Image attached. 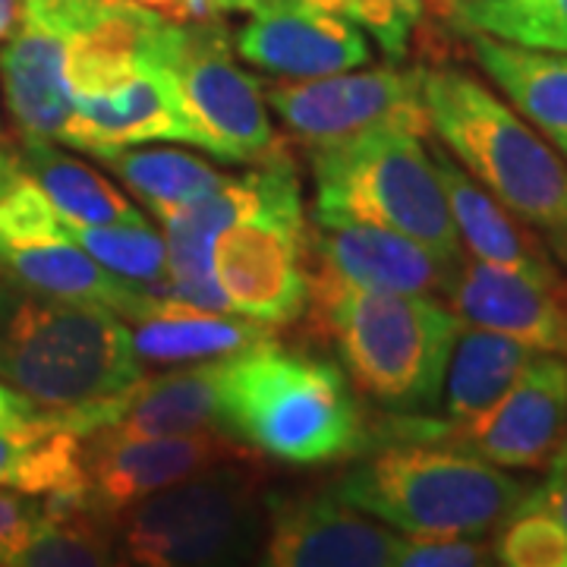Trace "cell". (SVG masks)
I'll return each mask as SVG.
<instances>
[{
  "instance_id": "obj_41",
  "label": "cell",
  "mask_w": 567,
  "mask_h": 567,
  "mask_svg": "<svg viewBox=\"0 0 567 567\" xmlns=\"http://www.w3.org/2000/svg\"><path fill=\"white\" fill-rule=\"evenodd\" d=\"M13 22H17V0H0V41L10 35Z\"/></svg>"
},
{
  "instance_id": "obj_6",
  "label": "cell",
  "mask_w": 567,
  "mask_h": 567,
  "mask_svg": "<svg viewBox=\"0 0 567 567\" xmlns=\"http://www.w3.org/2000/svg\"><path fill=\"white\" fill-rule=\"evenodd\" d=\"M309 167L316 186L312 221L379 224L447 262H461V237L423 136L375 126L309 145Z\"/></svg>"
},
{
  "instance_id": "obj_33",
  "label": "cell",
  "mask_w": 567,
  "mask_h": 567,
  "mask_svg": "<svg viewBox=\"0 0 567 567\" xmlns=\"http://www.w3.org/2000/svg\"><path fill=\"white\" fill-rule=\"evenodd\" d=\"M341 13L369 29L391 61H404L410 41L423 29L425 0H341Z\"/></svg>"
},
{
  "instance_id": "obj_27",
  "label": "cell",
  "mask_w": 567,
  "mask_h": 567,
  "mask_svg": "<svg viewBox=\"0 0 567 567\" xmlns=\"http://www.w3.org/2000/svg\"><path fill=\"white\" fill-rule=\"evenodd\" d=\"M17 148H20L22 167L39 183L41 193L51 199L66 224H82V227L145 224L140 208L130 205V199L121 196L99 171L58 152L51 140L20 136Z\"/></svg>"
},
{
  "instance_id": "obj_36",
  "label": "cell",
  "mask_w": 567,
  "mask_h": 567,
  "mask_svg": "<svg viewBox=\"0 0 567 567\" xmlns=\"http://www.w3.org/2000/svg\"><path fill=\"white\" fill-rule=\"evenodd\" d=\"M44 517V502H35V495H22L0 488V565L25 543V536L39 527Z\"/></svg>"
},
{
  "instance_id": "obj_4",
  "label": "cell",
  "mask_w": 567,
  "mask_h": 567,
  "mask_svg": "<svg viewBox=\"0 0 567 567\" xmlns=\"http://www.w3.org/2000/svg\"><path fill=\"white\" fill-rule=\"evenodd\" d=\"M429 133L567 262V164L536 126L457 66H423Z\"/></svg>"
},
{
  "instance_id": "obj_18",
  "label": "cell",
  "mask_w": 567,
  "mask_h": 567,
  "mask_svg": "<svg viewBox=\"0 0 567 567\" xmlns=\"http://www.w3.org/2000/svg\"><path fill=\"white\" fill-rule=\"evenodd\" d=\"M99 429L121 435L224 432V360L136 379L123 394L82 413L73 432L85 439Z\"/></svg>"
},
{
  "instance_id": "obj_2",
  "label": "cell",
  "mask_w": 567,
  "mask_h": 567,
  "mask_svg": "<svg viewBox=\"0 0 567 567\" xmlns=\"http://www.w3.org/2000/svg\"><path fill=\"white\" fill-rule=\"evenodd\" d=\"M312 334L331 341L353 391L388 413L442 401L461 319L423 293H382L306 278Z\"/></svg>"
},
{
  "instance_id": "obj_31",
  "label": "cell",
  "mask_w": 567,
  "mask_h": 567,
  "mask_svg": "<svg viewBox=\"0 0 567 567\" xmlns=\"http://www.w3.org/2000/svg\"><path fill=\"white\" fill-rule=\"evenodd\" d=\"M63 234L80 244L95 262L130 284L162 297L167 281V246L145 224H104V227H82L63 221Z\"/></svg>"
},
{
  "instance_id": "obj_30",
  "label": "cell",
  "mask_w": 567,
  "mask_h": 567,
  "mask_svg": "<svg viewBox=\"0 0 567 567\" xmlns=\"http://www.w3.org/2000/svg\"><path fill=\"white\" fill-rule=\"evenodd\" d=\"M454 32H483L492 39L567 51V0H461L445 17Z\"/></svg>"
},
{
  "instance_id": "obj_44",
  "label": "cell",
  "mask_w": 567,
  "mask_h": 567,
  "mask_svg": "<svg viewBox=\"0 0 567 567\" xmlns=\"http://www.w3.org/2000/svg\"><path fill=\"white\" fill-rule=\"evenodd\" d=\"M0 140H3V130H0Z\"/></svg>"
},
{
  "instance_id": "obj_12",
  "label": "cell",
  "mask_w": 567,
  "mask_h": 567,
  "mask_svg": "<svg viewBox=\"0 0 567 567\" xmlns=\"http://www.w3.org/2000/svg\"><path fill=\"white\" fill-rule=\"evenodd\" d=\"M567 435V357L536 353L520 379L470 423H447L442 445L502 470H548Z\"/></svg>"
},
{
  "instance_id": "obj_35",
  "label": "cell",
  "mask_w": 567,
  "mask_h": 567,
  "mask_svg": "<svg viewBox=\"0 0 567 567\" xmlns=\"http://www.w3.org/2000/svg\"><path fill=\"white\" fill-rule=\"evenodd\" d=\"M111 0H17V17L41 22L70 41L102 17Z\"/></svg>"
},
{
  "instance_id": "obj_28",
  "label": "cell",
  "mask_w": 567,
  "mask_h": 567,
  "mask_svg": "<svg viewBox=\"0 0 567 567\" xmlns=\"http://www.w3.org/2000/svg\"><path fill=\"white\" fill-rule=\"evenodd\" d=\"M95 158L104 167H111L114 177H121L142 203H148L152 208L203 199L227 181V174H221L218 167H212L189 152H177V148H142V152H136L133 145H126V148L102 152Z\"/></svg>"
},
{
  "instance_id": "obj_9",
  "label": "cell",
  "mask_w": 567,
  "mask_h": 567,
  "mask_svg": "<svg viewBox=\"0 0 567 567\" xmlns=\"http://www.w3.org/2000/svg\"><path fill=\"white\" fill-rule=\"evenodd\" d=\"M306 234L297 174L262 208L224 227L212 246V262L234 312L278 328L303 316Z\"/></svg>"
},
{
  "instance_id": "obj_16",
  "label": "cell",
  "mask_w": 567,
  "mask_h": 567,
  "mask_svg": "<svg viewBox=\"0 0 567 567\" xmlns=\"http://www.w3.org/2000/svg\"><path fill=\"white\" fill-rule=\"evenodd\" d=\"M237 54L265 73L287 80H319L365 66L372 51L353 22L312 3L249 10L237 32Z\"/></svg>"
},
{
  "instance_id": "obj_11",
  "label": "cell",
  "mask_w": 567,
  "mask_h": 567,
  "mask_svg": "<svg viewBox=\"0 0 567 567\" xmlns=\"http://www.w3.org/2000/svg\"><path fill=\"white\" fill-rule=\"evenodd\" d=\"M240 457H252V447L212 429L183 435H121L99 429L82 439L85 505L114 520V514L145 495Z\"/></svg>"
},
{
  "instance_id": "obj_24",
  "label": "cell",
  "mask_w": 567,
  "mask_h": 567,
  "mask_svg": "<svg viewBox=\"0 0 567 567\" xmlns=\"http://www.w3.org/2000/svg\"><path fill=\"white\" fill-rule=\"evenodd\" d=\"M0 488L44 498L54 511H89L82 439L61 413L20 429H0Z\"/></svg>"
},
{
  "instance_id": "obj_3",
  "label": "cell",
  "mask_w": 567,
  "mask_h": 567,
  "mask_svg": "<svg viewBox=\"0 0 567 567\" xmlns=\"http://www.w3.org/2000/svg\"><path fill=\"white\" fill-rule=\"evenodd\" d=\"M224 432L293 466L360 457L369 445L344 369L281 344L224 360Z\"/></svg>"
},
{
  "instance_id": "obj_21",
  "label": "cell",
  "mask_w": 567,
  "mask_h": 567,
  "mask_svg": "<svg viewBox=\"0 0 567 567\" xmlns=\"http://www.w3.org/2000/svg\"><path fill=\"white\" fill-rule=\"evenodd\" d=\"M0 275L7 281L48 293V297L102 303L114 309L126 322L148 316L162 300L158 293L145 290L140 284L123 281L114 271H107L70 237L25 246H3L0 249Z\"/></svg>"
},
{
  "instance_id": "obj_40",
  "label": "cell",
  "mask_w": 567,
  "mask_h": 567,
  "mask_svg": "<svg viewBox=\"0 0 567 567\" xmlns=\"http://www.w3.org/2000/svg\"><path fill=\"white\" fill-rule=\"evenodd\" d=\"M281 3H312V7H322V10H334L341 13V0H246V13L249 10H259V7H281ZM344 17V13H341Z\"/></svg>"
},
{
  "instance_id": "obj_38",
  "label": "cell",
  "mask_w": 567,
  "mask_h": 567,
  "mask_svg": "<svg viewBox=\"0 0 567 567\" xmlns=\"http://www.w3.org/2000/svg\"><path fill=\"white\" fill-rule=\"evenodd\" d=\"M48 416H51V410H41L22 391L7 385V382H0V429H20V425L41 423Z\"/></svg>"
},
{
  "instance_id": "obj_23",
  "label": "cell",
  "mask_w": 567,
  "mask_h": 567,
  "mask_svg": "<svg viewBox=\"0 0 567 567\" xmlns=\"http://www.w3.org/2000/svg\"><path fill=\"white\" fill-rule=\"evenodd\" d=\"M466 48L505 99L567 158V51H543L466 32Z\"/></svg>"
},
{
  "instance_id": "obj_5",
  "label": "cell",
  "mask_w": 567,
  "mask_h": 567,
  "mask_svg": "<svg viewBox=\"0 0 567 567\" xmlns=\"http://www.w3.org/2000/svg\"><path fill=\"white\" fill-rule=\"evenodd\" d=\"M331 492L404 533L488 536L520 511L529 486L461 447L391 442L365 451Z\"/></svg>"
},
{
  "instance_id": "obj_25",
  "label": "cell",
  "mask_w": 567,
  "mask_h": 567,
  "mask_svg": "<svg viewBox=\"0 0 567 567\" xmlns=\"http://www.w3.org/2000/svg\"><path fill=\"white\" fill-rule=\"evenodd\" d=\"M162 13L140 3H107L102 17L66 41L70 95H102L133 80L152 54Z\"/></svg>"
},
{
  "instance_id": "obj_22",
  "label": "cell",
  "mask_w": 567,
  "mask_h": 567,
  "mask_svg": "<svg viewBox=\"0 0 567 567\" xmlns=\"http://www.w3.org/2000/svg\"><path fill=\"white\" fill-rule=\"evenodd\" d=\"M133 324V347L142 363L227 360L256 347L278 344V324L259 322L240 312H205L164 297L148 316Z\"/></svg>"
},
{
  "instance_id": "obj_7",
  "label": "cell",
  "mask_w": 567,
  "mask_h": 567,
  "mask_svg": "<svg viewBox=\"0 0 567 567\" xmlns=\"http://www.w3.org/2000/svg\"><path fill=\"white\" fill-rule=\"evenodd\" d=\"M111 527L126 561L145 567L249 561L265 536L262 466L256 454L208 466L123 507Z\"/></svg>"
},
{
  "instance_id": "obj_1",
  "label": "cell",
  "mask_w": 567,
  "mask_h": 567,
  "mask_svg": "<svg viewBox=\"0 0 567 567\" xmlns=\"http://www.w3.org/2000/svg\"><path fill=\"white\" fill-rule=\"evenodd\" d=\"M145 375L133 331L102 303L0 281V382L76 425Z\"/></svg>"
},
{
  "instance_id": "obj_42",
  "label": "cell",
  "mask_w": 567,
  "mask_h": 567,
  "mask_svg": "<svg viewBox=\"0 0 567 567\" xmlns=\"http://www.w3.org/2000/svg\"><path fill=\"white\" fill-rule=\"evenodd\" d=\"M457 3H461V0H425V7H432V13H435L439 20L445 17L451 7H457Z\"/></svg>"
},
{
  "instance_id": "obj_19",
  "label": "cell",
  "mask_w": 567,
  "mask_h": 567,
  "mask_svg": "<svg viewBox=\"0 0 567 567\" xmlns=\"http://www.w3.org/2000/svg\"><path fill=\"white\" fill-rule=\"evenodd\" d=\"M432 152H435L432 155L435 174L445 189L447 212L454 218L457 237L466 246L470 259L507 268L514 275H524L529 281L546 284L555 290H567L565 275L551 259V249L539 237V230H533L524 218H517L511 208H505L488 189L473 181L447 148L435 145Z\"/></svg>"
},
{
  "instance_id": "obj_43",
  "label": "cell",
  "mask_w": 567,
  "mask_h": 567,
  "mask_svg": "<svg viewBox=\"0 0 567 567\" xmlns=\"http://www.w3.org/2000/svg\"><path fill=\"white\" fill-rule=\"evenodd\" d=\"M551 464H567V435L565 442H561V447H558V454H555V461Z\"/></svg>"
},
{
  "instance_id": "obj_20",
  "label": "cell",
  "mask_w": 567,
  "mask_h": 567,
  "mask_svg": "<svg viewBox=\"0 0 567 567\" xmlns=\"http://www.w3.org/2000/svg\"><path fill=\"white\" fill-rule=\"evenodd\" d=\"M0 89L20 136L61 142L73 117L66 39L61 32L17 17L0 48Z\"/></svg>"
},
{
  "instance_id": "obj_29",
  "label": "cell",
  "mask_w": 567,
  "mask_h": 567,
  "mask_svg": "<svg viewBox=\"0 0 567 567\" xmlns=\"http://www.w3.org/2000/svg\"><path fill=\"white\" fill-rule=\"evenodd\" d=\"M111 520L92 511H51L32 529L7 567H102L121 558Z\"/></svg>"
},
{
  "instance_id": "obj_17",
  "label": "cell",
  "mask_w": 567,
  "mask_h": 567,
  "mask_svg": "<svg viewBox=\"0 0 567 567\" xmlns=\"http://www.w3.org/2000/svg\"><path fill=\"white\" fill-rule=\"evenodd\" d=\"M445 300L461 322L498 331L539 353L567 357V290L461 256Z\"/></svg>"
},
{
  "instance_id": "obj_14",
  "label": "cell",
  "mask_w": 567,
  "mask_h": 567,
  "mask_svg": "<svg viewBox=\"0 0 567 567\" xmlns=\"http://www.w3.org/2000/svg\"><path fill=\"white\" fill-rule=\"evenodd\" d=\"M457 262L398 230L360 221H312L306 234V278L382 290L445 297Z\"/></svg>"
},
{
  "instance_id": "obj_32",
  "label": "cell",
  "mask_w": 567,
  "mask_h": 567,
  "mask_svg": "<svg viewBox=\"0 0 567 567\" xmlns=\"http://www.w3.org/2000/svg\"><path fill=\"white\" fill-rule=\"evenodd\" d=\"M492 546L498 565L567 567V529L543 511H517Z\"/></svg>"
},
{
  "instance_id": "obj_15",
  "label": "cell",
  "mask_w": 567,
  "mask_h": 567,
  "mask_svg": "<svg viewBox=\"0 0 567 567\" xmlns=\"http://www.w3.org/2000/svg\"><path fill=\"white\" fill-rule=\"evenodd\" d=\"M140 142H186L203 148L171 66L155 58V41L133 80L102 95L73 99V117L61 136V145L80 148L92 158Z\"/></svg>"
},
{
  "instance_id": "obj_26",
  "label": "cell",
  "mask_w": 567,
  "mask_h": 567,
  "mask_svg": "<svg viewBox=\"0 0 567 567\" xmlns=\"http://www.w3.org/2000/svg\"><path fill=\"white\" fill-rule=\"evenodd\" d=\"M536 353L539 350L498 331L461 322L442 391L447 423H470L483 416L520 379V372Z\"/></svg>"
},
{
  "instance_id": "obj_13",
  "label": "cell",
  "mask_w": 567,
  "mask_h": 567,
  "mask_svg": "<svg viewBox=\"0 0 567 567\" xmlns=\"http://www.w3.org/2000/svg\"><path fill=\"white\" fill-rule=\"evenodd\" d=\"M398 543L385 524L328 492L265 495L262 565L271 567H391Z\"/></svg>"
},
{
  "instance_id": "obj_8",
  "label": "cell",
  "mask_w": 567,
  "mask_h": 567,
  "mask_svg": "<svg viewBox=\"0 0 567 567\" xmlns=\"http://www.w3.org/2000/svg\"><path fill=\"white\" fill-rule=\"evenodd\" d=\"M155 58L171 66L203 152L224 162H265L284 148L268 121L262 89L234 61L221 20L174 22L164 17Z\"/></svg>"
},
{
  "instance_id": "obj_10",
  "label": "cell",
  "mask_w": 567,
  "mask_h": 567,
  "mask_svg": "<svg viewBox=\"0 0 567 567\" xmlns=\"http://www.w3.org/2000/svg\"><path fill=\"white\" fill-rule=\"evenodd\" d=\"M268 104L306 145L347 140L363 130L394 126L416 136L429 133L423 104V66H375L347 76H319L268 85Z\"/></svg>"
},
{
  "instance_id": "obj_37",
  "label": "cell",
  "mask_w": 567,
  "mask_h": 567,
  "mask_svg": "<svg viewBox=\"0 0 567 567\" xmlns=\"http://www.w3.org/2000/svg\"><path fill=\"white\" fill-rule=\"evenodd\" d=\"M520 511H543L567 529V464H548L546 483L529 488Z\"/></svg>"
},
{
  "instance_id": "obj_39",
  "label": "cell",
  "mask_w": 567,
  "mask_h": 567,
  "mask_svg": "<svg viewBox=\"0 0 567 567\" xmlns=\"http://www.w3.org/2000/svg\"><path fill=\"white\" fill-rule=\"evenodd\" d=\"M246 0H174L164 13L174 22H218L230 10H244Z\"/></svg>"
},
{
  "instance_id": "obj_34",
  "label": "cell",
  "mask_w": 567,
  "mask_h": 567,
  "mask_svg": "<svg viewBox=\"0 0 567 567\" xmlns=\"http://www.w3.org/2000/svg\"><path fill=\"white\" fill-rule=\"evenodd\" d=\"M401 567H483L495 565V546L486 536H435V533H406L398 543Z\"/></svg>"
}]
</instances>
